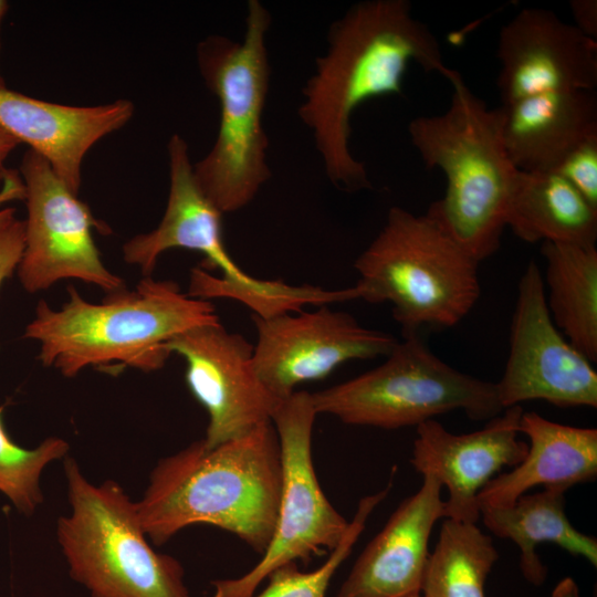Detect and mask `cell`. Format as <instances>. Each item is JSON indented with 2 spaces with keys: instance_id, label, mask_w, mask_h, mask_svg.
Segmentation results:
<instances>
[{
  "instance_id": "1",
  "label": "cell",
  "mask_w": 597,
  "mask_h": 597,
  "mask_svg": "<svg viewBox=\"0 0 597 597\" xmlns=\"http://www.w3.org/2000/svg\"><path fill=\"white\" fill-rule=\"evenodd\" d=\"M328 49L302 90L298 116L312 132L328 179L343 190L371 188L349 150L350 118L364 102L401 94L410 62L444 77L440 44L408 0H366L332 23Z\"/></svg>"
},
{
  "instance_id": "2",
  "label": "cell",
  "mask_w": 597,
  "mask_h": 597,
  "mask_svg": "<svg viewBox=\"0 0 597 597\" xmlns=\"http://www.w3.org/2000/svg\"><path fill=\"white\" fill-rule=\"evenodd\" d=\"M282 457L272 421L214 447L197 440L158 461L136 504L148 540L163 545L189 525L208 524L263 554L274 533Z\"/></svg>"
},
{
  "instance_id": "3",
  "label": "cell",
  "mask_w": 597,
  "mask_h": 597,
  "mask_svg": "<svg viewBox=\"0 0 597 597\" xmlns=\"http://www.w3.org/2000/svg\"><path fill=\"white\" fill-rule=\"evenodd\" d=\"M60 310L40 301L23 337L39 344V359L72 378L90 366L122 364L160 369L177 335L220 322L213 304L184 294L178 284L145 276L135 290L122 289L91 303L70 286Z\"/></svg>"
},
{
  "instance_id": "4",
  "label": "cell",
  "mask_w": 597,
  "mask_h": 597,
  "mask_svg": "<svg viewBox=\"0 0 597 597\" xmlns=\"http://www.w3.org/2000/svg\"><path fill=\"white\" fill-rule=\"evenodd\" d=\"M446 78L448 109L413 118L408 133L423 164L447 178L444 196L426 213L480 263L500 247L519 169L504 146L501 108H490L457 71Z\"/></svg>"
},
{
  "instance_id": "5",
  "label": "cell",
  "mask_w": 597,
  "mask_h": 597,
  "mask_svg": "<svg viewBox=\"0 0 597 597\" xmlns=\"http://www.w3.org/2000/svg\"><path fill=\"white\" fill-rule=\"evenodd\" d=\"M271 14L258 0L247 4L241 41L210 35L197 48L200 74L220 104L210 151L193 165L198 186L221 212L248 206L271 178L263 113L270 84L266 34Z\"/></svg>"
},
{
  "instance_id": "6",
  "label": "cell",
  "mask_w": 597,
  "mask_h": 597,
  "mask_svg": "<svg viewBox=\"0 0 597 597\" xmlns=\"http://www.w3.org/2000/svg\"><path fill=\"white\" fill-rule=\"evenodd\" d=\"M354 268L360 298L390 303L402 336L454 326L480 296L479 262L427 213L400 207L389 210Z\"/></svg>"
},
{
  "instance_id": "7",
  "label": "cell",
  "mask_w": 597,
  "mask_h": 597,
  "mask_svg": "<svg viewBox=\"0 0 597 597\" xmlns=\"http://www.w3.org/2000/svg\"><path fill=\"white\" fill-rule=\"evenodd\" d=\"M63 464L70 513L56 538L70 576L91 597H190L182 565L153 549L124 489L92 483L74 458Z\"/></svg>"
},
{
  "instance_id": "8",
  "label": "cell",
  "mask_w": 597,
  "mask_h": 597,
  "mask_svg": "<svg viewBox=\"0 0 597 597\" xmlns=\"http://www.w3.org/2000/svg\"><path fill=\"white\" fill-rule=\"evenodd\" d=\"M169 195L161 221L153 231L133 237L123 247L126 263L137 265L145 276L169 249L181 248L205 255L206 268L220 269L218 277L205 269L190 272L188 295L195 298H232L260 317L300 312L305 304L331 302L328 290L313 285H289L261 280L242 270L230 256L222 237V213L197 184L186 140L175 134L168 143Z\"/></svg>"
},
{
  "instance_id": "9",
  "label": "cell",
  "mask_w": 597,
  "mask_h": 597,
  "mask_svg": "<svg viewBox=\"0 0 597 597\" xmlns=\"http://www.w3.org/2000/svg\"><path fill=\"white\" fill-rule=\"evenodd\" d=\"M312 399L317 415L381 429L417 427L454 410L488 421L504 410L495 383L451 367L418 333L405 335L379 366L314 392Z\"/></svg>"
},
{
  "instance_id": "10",
  "label": "cell",
  "mask_w": 597,
  "mask_h": 597,
  "mask_svg": "<svg viewBox=\"0 0 597 597\" xmlns=\"http://www.w3.org/2000/svg\"><path fill=\"white\" fill-rule=\"evenodd\" d=\"M317 412L312 394L295 390L275 410L272 422L282 457V486L273 536L261 559L245 574L211 583L209 597H251L276 568L329 554L349 522L323 492L312 459Z\"/></svg>"
},
{
  "instance_id": "11",
  "label": "cell",
  "mask_w": 597,
  "mask_h": 597,
  "mask_svg": "<svg viewBox=\"0 0 597 597\" xmlns=\"http://www.w3.org/2000/svg\"><path fill=\"white\" fill-rule=\"evenodd\" d=\"M20 175L28 213L23 220L24 249L17 269L22 287L36 293L74 279L107 293L125 289L122 277L103 263L92 233L100 226L87 205L31 149L22 158Z\"/></svg>"
},
{
  "instance_id": "12",
  "label": "cell",
  "mask_w": 597,
  "mask_h": 597,
  "mask_svg": "<svg viewBox=\"0 0 597 597\" xmlns=\"http://www.w3.org/2000/svg\"><path fill=\"white\" fill-rule=\"evenodd\" d=\"M495 387L503 409L528 400L563 408L597 407V373L554 324L534 261L519 281L509 357Z\"/></svg>"
},
{
  "instance_id": "13",
  "label": "cell",
  "mask_w": 597,
  "mask_h": 597,
  "mask_svg": "<svg viewBox=\"0 0 597 597\" xmlns=\"http://www.w3.org/2000/svg\"><path fill=\"white\" fill-rule=\"evenodd\" d=\"M251 318L258 333L255 371L281 401L297 385L323 379L349 360L386 357L398 343L392 335L364 327L352 314L327 305L268 318L252 314Z\"/></svg>"
},
{
  "instance_id": "14",
  "label": "cell",
  "mask_w": 597,
  "mask_h": 597,
  "mask_svg": "<svg viewBox=\"0 0 597 597\" xmlns=\"http://www.w3.org/2000/svg\"><path fill=\"white\" fill-rule=\"evenodd\" d=\"M184 357L186 381L208 413L207 447L239 437L272 417L282 402L259 378L253 345L220 322L190 328L165 344Z\"/></svg>"
},
{
  "instance_id": "15",
  "label": "cell",
  "mask_w": 597,
  "mask_h": 597,
  "mask_svg": "<svg viewBox=\"0 0 597 597\" xmlns=\"http://www.w3.org/2000/svg\"><path fill=\"white\" fill-rule=\"evenodd\" d=\"M498 57L502 105L597 86V41L551 10L525 8L515 14L501 29Z\"/></svg>"
},
{
  "instance_id": "16",
  "label": "cell",
  "mask_w": 597,
  "mask_h": 597,
  "mask_svg": "<svg viewBox=\"0 0 597 597\" xmlns=\"http://www.w3.org/2000/svg\"><path fill=\"white\" fill-rule=\"evenodd\" d=\"M521 406L504 409L473 432L453 433L436 419L416 427L410 463L422 476L436 478L448 491L444 519L478 523L481 490L505 467L526 455L520 440Z\"/></svg>"
},
{
  "instance_id": "17",
  "label": "cell",
  "mask_w": 597,
  "mask_h": 597,
  "mask_svg": "<svg viewBox=\"0 0 597 597\" xmlns=\"http://www.w3.org/2000/svg\"><path fill=\"white\" fill-rule=\"evenodd\" d=\"M441 483L422 476L379 533L366 545L337 597H409L420 594L434 524L444 519Z\"/></svg>"
},
{
  "instance_id": "18",
  "label": "cell",
  "mask_w": 597,
  "mask_h": 597,
  "mask_svg": "<svg viewBox=\"0 0 597 597\" xmlns=\"http://www.w3.org/2000/svg\"><path fill=\"white\" fill-rule=\"evenodd\" d=\"M134 114L126 100L70 106L0 88V126L43 157L77 195L85 155L100 139L125 126Z\"/></svg>"
},
{
  "instance_id": "19",
  "label": "cell",
  "mask_w": 597,
  "mask_h": 597,
  "mask_svg": "<svg viewBox=\"0 0 597 597\" xmlns=\"http://www.w3.org/2000/svg\"><path fill=\"white\" fill-rule=\"evenodd\" d=\"M500 108L505 149L522 171H555L576 146L597 136L595 91L543 93Z\"/></svg>"
},
{
  "instance_id": "20",
  "label": "cell",
  "mask_w": 597,
  "mask_h": 597,
  "mask_svg": "<svg viewBox=\"0 0 597 597\" xmlns=\"http://www.w3.org/2000/svg\"><path fill=\"white\" fill-rule=\"evenodd\" d=\"M520 432L527 438L524 459L495 475L478 495L479 505L507 506L535 486L568 490L597 476V430L522 413Z\"/></svg>"
},
{
  "instance_id": "21",
  "label": "cell",
  "mask_w": 597,
  "mask_h": 597,
  "mask_svg": "<svg viewBox=\"0 0 597 597\" xmlns=\"http://www.w3.org/2000/svg\"><path fill=\"white\" fill-rule=\"evenodd\" d=\"M566 490L544 488L526 493L507 506H480V519L495 536L510 540L520 551V569L534 586L544 584L547 567L536 552L542 543H552L575 557L597 566V540L579 532L569 521Z\"/></svg>"
},
{
  "instance_id": "22",
  "label": "cell",
  "mask_w": 597,
  "mask_h": 597,
  "mask_svg": "<svg viewBox=\"0 0 597 597\" xmlns=\"http://www.w3.org/2000/svg\"><path fill=\"white\" fill-rule=\"evenodd\" d=\"M505 223L517 238L530 243L595 245L597 207L557 172L517 170Z\"/></svg>"
},
{
  "instance_id": "23",
  "label": "cell",
  "mask_w": 597,
  "mask_h": 597,
  "mask_svg": "<svg viewBox=\"0 0 597 597\" xmlns=\"http://www.w3.org/2000/svg\"><path fill=\"white\" fill-rule=\"evenodd\" d=\"M545 300L556 327L591 363L597 362V249L542 242Z\"/></svg>"
},
{
  "instance_id": "24",
  "label": "cell",
  "mask_w": 597,
  "mask_h": 597,
  "mask_svg": "<svg viewBox=\"0 0 597 597\" xmlns=\"http://www.w3.org/2000/svg\"><path fill=\"white\" fill-rule=\"evenodd\" d=\"M499 559L490 535L476 523L443 519L423 572L421 597H485V582Z\"/></svg>"
},
{
  "instance_id": "25",
  "label": "cell",
  "mask_w": 597,
  "mask_h": 597,
  "mask_svg": "<svg viewBox=\"0 0 597 597\" xmlns=\"http://www.w3.org/2000/svg\"><path fill=\"white\" fill-rule=\"evenodd\" d=\"M0 407V492L22 514L31 515L43 502L40 480L45 467L67 457V441L57 437L43 440L34 449L15 444L7 433Z\"/></svg>"
},
{
  "instance_id": "26",
  "label": "cell",
  "mask_w": 597,
  "mask_h": 597,
  "mask_svg": "<svg viewBox=\"0 0 597 597\" xmlns=\"http://www.w3.org/2000/svg\"><path fill=\"white\" fill-rule=\"evenodd\" d=\"M390 488L391 482L384 490L366 495L359 501L355 516L349 522L342 541L329 553L323 565L312 572H302L296 563L283 565L268 576L265 588L251 597H325L336 570L348 557L369 515L388 495Z\"/></svg>"
},
{
  "instance_id": "27",
  "label": "cell",
  "mask_w": 597,
  "mask_h": 597,
  "mask_svg": "<svg viewBox=\"0 0 597 597\" xmlns=\"http://www.w3.org/2000/svg\"><path fill=\"white\" fill-rule=\"evenodd\" d=\"M554 172L565 178L597 207V136L576 146Z\"/></svg>"
},
{
  "instance_id": "28",
  "label": "cell",
  "mask_w": 597,
  "mask_h": 597,
  "mask_svg": "<svg viewBox=\"0 0 597 597\" xmlns=\"http://www.w3.org/2000/svg\"><path fill=\"white\" fill-rule=\"evenodd\" d=\"M24 249V221L17 218L0 228V287L17 272Z\"/></svg>"
},
{
  "instance_id": "29",
  "label": "cell",
  "mask_w": 597,
  "mask_h": 597,
  "mask_svg": "<svg viewBox=\"0 0 597 597\" xmlns=\"http://www.w3.org/2000/svg\"><path fill=\"white\" fill-rule=\"evenodd\" d=\"M24 198L25 188L20 172L7 169L0 189V228L15 219V209L4 207V205L14 200H24Z\"/></svg>"
},
{
  "instance_id": "30",
  "label": "cell",
  "mask_w": 597,
  "mask_h": 597,
  "mask_svg": "<svg viewBox=\"0 0 597 597\" xmlns=\"http://www.w3.org/2000/svg\"><path fill=\"white\" fill-rule=\"evenodd\" d=\"M569 6L575 20L574 25L582 33L597 41V1L573 0Z\"/></svg>"
},
{
  "instance_id": "31",
  "label": "cell",
  "mask_w": 597,
  "mask_h": 597,
  "mask_svg": "<svg viewBox=\"0 0 597 597\" xmlns=\"http://www.w3.org/2000/svg\"><path fill=\"white\" fill-rule=\"evenodd\" d=\"M19 144L20 142L17 138L0 126V181H2L7 170L4 163Z\"/></svg>"
},
{
  "instance_id": "32",
  "label": "cell",
  "mask_w": 597,
  "mask_h": 597,
  "mask_svg": "<svg viewBox=\"0 0 597 597\" xmlns=\"http://www.w3.org/2000/svg\"><path fill=\"white\" fill-rule=\"evenodd\" d=\"M551 597H580L578 585L572 577H564L555 585Z\"/></svg>"
},
{
  "instance_id": "33",
  "label": "cell",
  "mask_w": 597,
  "mask_h": 597,
  "mask_svg": "<svg viewBox=\"0 0 597 597\" xmlns=\"http://www.w3.org/2000/svg\"><path fill=\"white\" fill-rule=\"evenodd\" d=\"M7 9H8L7 1L0 0V30H1L2 19L6 15ZM4 87H6V84H4V81H3V78H2V76L0 74V88H4Z\"/></svg>"
},
{
  "instance_id": "34",
  "label": "cell",
  "mask_w": 597,
  "mask_h": 597,
  "mask_svg": "<svg viewBox=\"0 0 597 597\" xmlns=\"http://www.w3.org/2000/svg\"><path fill=\"white\" fill-rule=\"evenodd\" d=\"M409 597H421V595L417 594V595H412V596H409Z\"/></svg>"
}]
</instances>
